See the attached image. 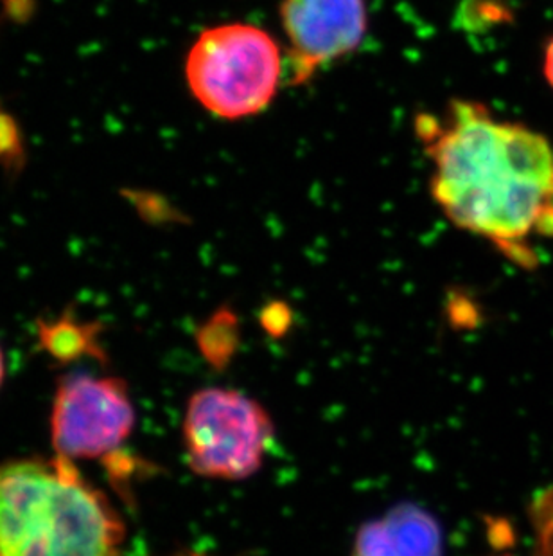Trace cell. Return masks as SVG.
<instances>
[{
	"label": "cell",
	"mask_w": 553,
	"mask_h": 556,
	"mask_svg": "<svg viewBox=\"0 0 553 556\" xmlns=\"http://www.w3.org/2000/svg\"><path fill=\"white\" fill-rule=\"evenodd\" d=\"M40 342L51 357L62 363L95 352L92 326L79 325L68 317L43 325L40 328Z\"/></svg>",
	"instance_id": "cell-8"
},
{
	"label": "cell",
	"mask_w": 553,
	"mask_h": 556,
	"mask_svg": "<svg viewBox=\"0 0 553 556\" xmlns=\"http://www.w3.org/2000/svg\"><path fill=\"white\" fill-rule=\"evenodd\" d=\"M281 21L303 81L360 46L366 10L363 0H284Z\"/></svg>",
	"instance_id": "cell-6"
},
{
	"label": "cell",
	"mask_w": 553,
	"mask_h": 556,
	"mask_svg": "<svg viewBox=\"0 0 553 556\" xmlns=\"http://www.w3.org/2000/svg\"><path fill=\"white\" fill-rule=\"evenodd\" d=\"M532 522L538 536V556H553V486L533 501Z\"/></svg>",
	"instance_id": "cell-9"
},
{
	"label": "cell",
	"mask_w": 553,
	"mask_h": 556,
	"mask_svg": "<svg viewBox=\"0 0 553 556\" xmlns=\"http://www.w3.org/2000/svg\"><path fill=\"white\" fill-rule=\"evenodd\" d=\"M281 74V49L275 40L248 24L210 27L194 42L185 63L194 98L224 119L265 111Z\"/></svg>",
	"instance_id": "cell-3"
},
{
	"label": "cell",
	"mask_w": 553,
	"mask_h": 556,
	"mask_svg": "<svg viewBox=\"0 0 553 556\" xmlns=\"http://www.w3.org/2000/svg\"><path fill=\"white\" fill-rule=\"evenodd\" d=\"M4 375H5L4 353H2V348H0V388H2V382H4Z\"/></svg>",
	"instance_id": "cell-11"
},
{
	"label": "cell",
	"mask_w": 553,
	"mask_h": 556,
	"mask_svg": "<svg viewBox=\"0 0 553 556\" xmlns=\"http://www.w3.org/2000/svg\"><path fill=\"white\" fill-rule=\"evenodd\" d=\"M275 426L265 407L234 389H200L183 418L189 467L202 478L243 481L259 472Z\"/></svg>",
	"instance_id": "cell-4"
},
{
	"label": "cell",
	"mask_w": 553,
	"mask_h": 556,
	"mask_svg": "<svg viewBox=\"0 0 553 556\" xmlns=\"http://www.w3.org/2000/svg\"><path fill=\"white\" fill-rule=\"evenodd\" d=\"M126 528L111 498L76 463H0V556H125Z\"/></svg>",
	"instance_id": "cell-2"
},
{
	"label": "cell",
	"mask_w": 553,
	"mask_h": 556,
	"mask_svg": "<svg viewBox=\"0 0 553 556\" xmlns=\"http://www.w3.org/2000/svg\"><path fill=\"white\" fill-rule=\"evenodd\" d=\"M428 152L432 191L454 226L523 263L528 238L553 237V144L539 131L454 101Z\"/></svg>",
	"instance_id": "cell-1"
},
{
	"label": "cell",
	"mask_w": 553,
	"mask_h": 556,
	"mask_svg": "<svg viewBox=\"0 0 553 556\" xmlns=\"http://www.w3.org/2000/svg\"><path fill=\"white\" fill-rule=\"evenodd\" d=\"M543 73L544 78H546V81H549L553 90V37L549 46H546V49H544Z\"/></svg>",
	"instance_id": "cell-10"
},
{
	"label": "cell",
	"mask_w": 553,
	"mask_h": 556,
	"mask_svg": "<svg viewBox=\"0 0 553 556\" xmlns=\"http://www.w3.org/2000/svg\"><path fill=\"white\" fill-rule=\"evenodd\" d=\"M352 556H442V531L426 509L399 504L361 526Z\"/></svg>",
	"instance_id": "cell-7"
},
{
	"label": "cell",
	"mask_w": 553,
	"mask_h": 556,
	"mask_svg": "<svg viewBox=\"0 0 553 556\" xmlns=\"http://www.w3.org/2000/svg\"><path fill=\"white\" fill-rule=\"evenodd\" d=\"M136 407L120 378L79 372L63 378L51 409L54 454L70 462L111 456L136 429Z\"/></svg>",
	"instance_id": "cell-5"
}]
</instances>
